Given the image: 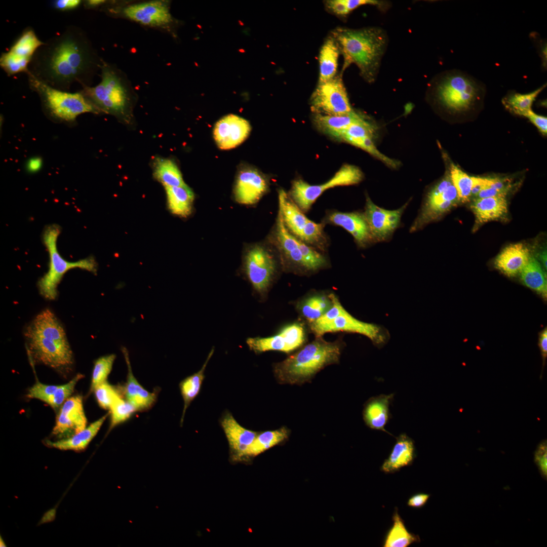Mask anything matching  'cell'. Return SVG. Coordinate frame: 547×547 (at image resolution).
Returning <instances> with one entry per match:
<instances>
[{"label":"cell","instance_id":"cell-15","mask_svg":"<svg viewBox=\"0 0 547 547\" xmlns=\"http://www.w3.org/2000/svg\"><path fill=\"white\" fill-rule=\"evenodd\" d=\"M408 203L397 210H388L379 207L367 197L364 214L375 242L389 239L398 227L401 216Z\"/></svg>","mask_w":547,"mask_h":547},{"label":"cell","instance_id":"cell-4","mask_svg":"<svg viewBox=\"0 0 547 547\" xmlns=\"http://www.w3.org/2000/svg\"><path fill=\"white\" fill-rule=\"evenodd\" d=\"M340 352L341 345L338 342H328L317 337L296 353L276 363L274 367L275 377L282 384L299 385L309 382L324 367L337 363Z\"/></svg>","mask_w":547,"mask_h":547},{"label":"cell","instance_id":"cell-36","mask_svg":"<svg viewBox=\"0 0 547 547\" xmlns=\"http://www.w3.org/2000/svg\"><path fill=\"white\" fill-rule=\"evenodd\" d=\"M288 429L282 427L258 434L246 452L245 460L255 457L287 439Z\"/></svg>","mask_w":547,"mask_h":547},{"label":"cell","instance_id":"cell-9","mask_svg":"<svg viewBox=\"0 0 547 547\" xmlns=\"http://www.w3.org/2000/svg\"><path fill=\"white\" fill-rule=\"evenodd\" d=\"M363 178V173L358 167L345 165L330 180L321 184L310 185L300 179L294 180L289 194L299 208L306 212L326 189L337 186L356 184Z\"/></svg>","mask_w":547,"mask_h":547},{"label":"cell","instance_id":"cell-44","mask_svg":"<svg viewBox=\"0 0 547 547\" xmlns=\"http://www.w3.org/2000/svg\"><path fill=\"white\" fill-rule=\"evenodd\" d=\"M110 424L109 429L128 419L137 411L136 408L122 395L119 396L109 408Z\"/></svg>","mask_w":547,"mask_h":547},{"label":"cell","instance_id":"cell-30","mask_svg":"<svg viewBox=\"0 0 547 547\" xmlns=\"http://www.w3.org/2000/svg\"><path fill=\"white\" fill-rule=\"evenodd\" d=\"M279 202L286 227L293 236L299 238L308 219L289 194L283 189L279 192Z\"/></svg>","mask_w":547,"mask_h":547},{"label":"cell","instance_id":"cell-49","mask_svg":"<svg viewBox=\"0 0 547 547\" xmlns=\"http://www.w3.org/2000/svg\"><path fill=\"white\" fill-rule=\"evenodd\" d=\"M57 387L58 385H48L37 382L29 389L27 397L40 400L49 404Z\"/></svg>","mask_w":547,"mask_h":547},{"label":"cell","instance_id":"cell-41","mask_svg":"<svg viewBox=\"0 0 547 547\" xmlns=\"http://www.w3.org/2000/svg\"><path fill=\"white\" fill-rule=\"evenodd\" d=\"M449 173L452 182L457 191L459 202L465 203L469 201L471 198L473 186L472 176H469L453 163L450 164Z\"/></svg>","mask_w":547,"mask_h":547},{"label":"cell","instance_id":"cell-26","mask_svg":"<svg viewBox=\"0 0 547 547\" xmlns=\"http://www.w3.org/2000/svg\"><path fill=\"white\" fill-rule=\"evenodd\" d=\"M415 457L413 440L406 434H401L396 438L395 444L388 458L383 462L380 469L385 474H392L401 468L411 465Z\"/></svg>","mask_w":547,"mask_h":547},{"label":"cell","instance_id":"cell-39","mask_svg":"<svg viewBox=\"0 0 547 547\" xmlns=\"http://www.w3.org/2000/svg\"><path fill=\"white\" fill-rule=\"evenodd\" d=\"M521 280L528 287L546 295L547 283L545 274L538 261L534 256L520 272Z\"/></svg>","mask_w":547,"mask_h":547},{"label":"cell","instance_id":"cell-18","mask_svg":"<svg viewBox=\"0 0 547 547\" xmlns=\"http://www.w3.org/2000/svg\"><path fill=\"white\" fill-rule=\"evenodd\" d=\"M251 126L245 119L232 114L225 115L215 125L213 136L218 147L229 149L241 144L249 136Z\"/></svg>","mask_w":547,"mask_h":547},{"label":"cell","instance_id":"cell-56","mask_svg":"<svg viewBox=\"0 0 547 547\" xmlns=\"http://www.w3.org/2000/svg\"><path fill=\"white\" fill-rule=\"evenodd\" d=\"M430 497V494L423 493H418L411 496L408 500L407 505L415 509H419L423 507L427 502Z\"/></svg>","mask_w":547,"mask_h":547},{"label":"cell","instance_id":"cell-17","mask_svg":"<svg viewBox=\"0 0 547 547\" xmlns=\"http://www.w3.org/2000/svg\"><path fill=\"white\" fill-rule=\"evenodd\" d=\"M268 183L267 178L257 169L245 167L239 171L235 185V200L244 205L257 203L266 193Z\"/></svg>","mask_w":547,"mask_h":547},{"label":"cell","instance_id":"cell-7","mask_svg":"<svg viewBox=\"0 0 547 547\" xmlns=\"http://www.w3.org/2000/svg\"><path fill=\"white\" fill-rule=\"evenodd\" d=\"M30 88L38 95L47 115L59 122H72L85 113L99 112L81 91L71 93L53 88L26 73Z\"/></svg>","mask_w":547,"mask_h":547},{"label":"cell","instance_id":"cell-34","mask_svg":"<svg viewBox=\"0 0 547 547\" xmlns=\"http://www.w3.org/2000/svg\"><path fill=\"white\" fill-rule=\"evenodd\" d=\"M393 524L384 537V547H407L420 541L419 537L409 532L396 508L392 517Z\"/></svg>","mask_w":547,"mask_h":547},{"label":"cell","instance_id":"cell-46","mask_svg":"<svg viewBox=\"0 0 547 547\" xmlns=\"http://www.w3.org/2000/svg\"><path fill=\"white\" fill-rule=\"evenodd\" d=\"M301 253L307 264L309 271H316L326 266L325 257L297 238Z\"/></svg>","mask_w":547,"mask_h":547},{"label":"cell","instance_id":"cell-52","mask_svg":"<svg viewBox=\"0 0 547 547\" xmlns=\"http://www.w3.org/2000/svg\"><path fill=\"white\" fill-rule=\"evenodd\" d=\"M530 39L535 46L541 62V68L546 70L547 68L546 59V41L541 37L536 32H532L529 35Z\"/></svg>","mask_w":547,"mask_h":547},{"label":"cell","instance_id":"cell-57","mask_svg":"<svg viewBox=\"0 0 547 547\" xmlns=\"http://www.w3.org/2000/svg\"><path fill=\"white\" fill-rule=\"evenodd\" d=\"M344 2L349 13L362 5H378L379 4L378 1L375 0H344Z\"/></svg>","mask_w":547,"mask_h":547},{"label":"cell","instance_id":"cell-40","mask_svg":"<svg viewBox=\"0 0 547 547\" xmlns=\"http://www.w3.org/2000/svg\"><path fill=\"white\" fill-rule=\"evenodd\" d=\"M332 304L329 295H316L309 297L302 302L301 311L303 316L311 323L324 314Z\"/></svg>","mask_w":547,"mask_h":547},{"label":"cell","instance_id":"cell-29","mask_svg":"<svg viewBox=\"0 0 547 547\" xmlns=\"http://www.w3.org/2000/svg\"><path fill=\"white\" fill-rule=\"evenodd\" d=\"M109 412L106 414L82 431L65 439L52 442L46 441L48 446L61 450H84L98 433Z\"/></svg>","mask_w":547,"mask_h":547},{"label":"cell","instance_id":"cell-61","mask_svg":"<svg viewBox=\"0 0 547 547\" xmlns=\"http://www.w3.org/2000/svg\"><path fill=\"white\" fill-rule=\"evenodd\" d=\"M107 2L104 0H88L84 1L83 4L87 9H93L102 6Z\"/></svg>","mask_w":547,"mask_h":547},{"label":"cell","instance_id":"cell-55","mask_svg":"<svg viewBox=\"0 0 547 547\" xmlns=\"http://www.w3.org/2000/svg\"><path fill=\"white\" fill-rule=\"evenodd\" d=\"M325 4L329 10L337 15L345 16L349 13L344 0H329Z\"/></svg>","mask_w":547,"mask_h":547},{"label":"cell","instance_id":"cell-50","mask_svg":"<svg viewBox=\"0 0 547 547\" xmlns=\"http://www.w3.org/2000/svg\"><path fill=\"white\" fill-rule=\"evenodd\" d=\"M355 146L365 150L390 167L396 168L399 165L397 161L391 159L381 153L375 146L372 138H365L358 142Z\"/></svg>","mask_w":547,"mask_h":547},{"label":"cell","instance_id":"cell-23","mask_svg":"<svg viewBox=\"0 0 547 547\" xmlns=\"http://www.w3.org/2000/svg\"><path fill=\"white\" fill-rule=\"evenodd\" d=\"M128 18L145 25L164 26L172 21L169 9L161 1H151L129 6L123 10Z\"/></svg>","mask_w":547,"mask_h":547},{"label":"cell","instance_id":"cell-6","mask_svg":"<svg viewBox=\"0 0 547 547\" xmlns=\"http://www.w3.org/2000/svg\"><path fill=\"white\" fill-rule=\"evenodd\" d=\"M434 80L438 102L451 112H468L474 110L481 101L483 84L464 71H445Z\"/></svg>","mask_w":547,"mask_h":547},{"label":"cell","instance_id":"cell-48","mask_svg":"<svg viewBox=\"0 0 547 547\" xmlns=\"http://www.w3.org/2000/svg\"><path fill=\"white\" fill-rule=\"evenodd\" d=\"M83 377L82 374H78L67 383L58 385L49 405L54 408H57L61 406L67 399L70 398L77 382Z\"/></svg>","mask_w":547,"mask_h":547},{"label":"cell","instance_id":"cell-54","mask_svg":"<svg viewBox=\"0 0 547 547\" xmlns=\"http://www.w3.org/2000/svg\"><path fill=\"white\" fill-rule=\"evenodd\" d=\"M525 117L528 118L534 124L539 131L544 135L547 134V118L544 116L537 114L532 110L528 112Z\"/></svg>","mask_w":547,"mask_h":547},{"label":"cell","instance_id":"cell-53","mask_svg":"<svg viewBox=\"0 0 547 547\" xmlns=\"http://www.w3.org/2000/svg\"><path fill=\"white\" fill-rule=\"evenodd\" d=\"M83 3L81 0H56L52 2V6L55 10L67 12L77 9Z\"/></svg>","mask_w":547,"mask_h":547},{"label":"cell","instance_id":"cell-42","mask_svg":"<svg viewBox=\"0 0 547 547\" xmlns=\"http://www.w3.org/2000/svg\"><path fill=\"white\" fill-rule=\"evenodd\" d=\"M374 133L373 126L363 119L350 125L342 132L339 139L356 145L358 142L365 138H372Z\"/></svg>","mask_w":547,"mask_h":547},{"label":"cell","instance_id":"cell-35","mask_svg":"<svg viewBox=\"0 0 547 547\" xmlns=\"http://www.w3.org/2000/svg\"><path fill=\"white\" fill-rule=\"evenodd\" d=\"M153 174L165 187L185 184L181 172L172 159L158 157L153 162Z\"/></svg>","mask_w":547,"mask_h":547},{"label":"cell","instance_id":"cell-28","mask_svg":"<svg viewBox=\"0 0 547 547\" xmlns=\"http://www.w3.org/2000/svg\"><path fill=\"white\" fill-rule=\"evenodd\" d=\"M476 222L481 224L503 217L507 213L506 197L475 198L471 205Z\"/></svg>","mask_w":547,"mask_h":547},{"label":"cell","instance_id":"cell-24","mask_svg":"<svg viewBox=\"0 0 547 547\" xmlns=\"http://www.w3.org/2000/svg\"><path fill=\"white\" fill-rule=\"evenodd\" d=\"M121 349L128 370L127 381L123 389L125 398L137 411L147 410L155 402L156 394L147 391L138 382L133 374L127 349L122 347Z\"/></svg>","mask_w":547,"mask_h":547},{"label":"cell","instance_id":"cell-10","mask_svg":"<svg viewBox=\"0 0 547 547\" xmlns=\"http://www.w3.org/2000/svg\"><path fill=\"white\" fill-rule=\"evenodd\" d=\"M460 202L449 173L428 192L410 231L419 230L427 224L440 218Z\"/></svg>","mask_w":547,"mask_h":547},{"label":"cell","instance_id":"cell-43","mask_svg":"<svg viewBox=\"0 0 547 547\" xmlns=\"http://www.w3.org/2000/svg\"><path fill=\"white\" fill-rule=\"evenodd\" d=\"M324 227V223H317L308 219L298 239L306 244L324 249L327 243Z\"/></svg>","mask_w":547,"mask_h":547},{"label":"cell","instance_id":"cell-11","mask_svg":"<svg viewBox=\"0 0 547 547\" xmlns=\"http://www.w3.org/2000/svg\"><path fill=\"white\" fill-rule=\"evenodd\" d=\"M310 107L315 113L325 115L347 114L355 112L340 76L328 81L318 83L310 99Z\"/></svg>","mask_w":547,"mask_h":547},{"label":"cell","instance_id":"cell-27","mask_svg":"<svg viewBox=\"0 0 547 547\" xmlns=\"http://www.w3.org/2000/svg\"><path fill=\"white\" fill-rule=\"evenodd\" d=\"M394 396V394H381L367 401L363 414L365 422L369 427L390 434L385 426L390 418L389 406Z\"/></svg>","mask_w":547,"mask_h":547},{"label":"cell","instance_id":"cell-58","mask_svg":"<svg viewBox=\"0 0 547 547\" xmlns=\"http://www.w3.org/2000/svg\"><path fill=\"white\" fill-rule=\"evenodd\" d=\"M473 186L471 190V198H475L479 192L485 187V177L472 176Z\"/></svg>","mask_w":547,"mask_h":547},{"label":"cell","instance_id":"cell-16","mask_svg":"<svg viewBox=\"0 0 547 547\" xmlns=\"http://www.w3.org/2000/svg\"><path fill=\"white\" fill-rule=\"evenodd\" d=\"M310 329L317 337H321L326 333L344 331L365 335L378 345L385 341L381 328L375 324L359 320L346 310L328 323Z\"/></svg>","mask_w":547,"mask_h":547},{"label":"cell","instance_id":"cell-22","mask_svg":"<svg viewBox=\"0 0 547 547\" xmlns=\"http://www.w3.org/2000/svg\"><path fill=\"white\" fill-rule=\"evenodd\" d=\"M326 221L347 230L361 248L375 243L364 213L333 211L327 215Z\"/></svg>","mask_w":547,"mask_h":547},{"label":"cell","instance_id":"cell-59","mask_svg":"<svg viewBox=\"0 0 547 547\" xmlns=\"http://www.w3.org/2000/svg\"><path fill=\"white\" fill-rule=\"evenodd\" d=\"M42 160L40 158L34 157L30 159L26 164L27 170L31 173L37 172L42 167Z\"/></svg>","mask_w":547,"mask_h":547},{"label":"cell","instance_id":"cell-33","mask_svg":"<svg viewBox=\"0 0 547 547\" xmlns=\"http://www.w3.org/2000/svg\"><path fill=\"white\" fill-rule=\"evenodd\" d=\"M169 209L174 214L185 217L192 211L194 193L185 183L178 186L165 187Z\"/></svg>","mask_w":547,"mask_h":547},{"label":"cell","instance_id":"cell-21","mask_svg":"<svg viewBox=\"0 0 547 547\" xmlns=\"http://www.w3.org/2000/svg\"><path fill=\"white\" fill-rule=\"evenodd\" d=\"M220 423L228 442L231 460H245L246 452L258 433L241 425L229 412L223 415Z\"/></svg>","mask_w":547,"mask_h":547},{"label":"cell","instance_id":"cell-13","mask_svg":"<svg viewBox=\"0 0 547 547\" xmlns=\"http://www.w3.org/2000/svg\"><path fill=\"white\" fill-rule=\"evenodd\" d=\"M244 268L254 290L264 295L268 291L276 272V262L271 252L260 245H255L247 252Z\"/></svg>","mask_w":547,"mask_h":547},{"label":"cell","instance_id":"cell-47","mask_svg":"<svg viewBox=\"0 0 547 547\" xmlns=\"http://www.w3.org/2000/svg\"><path fill=\"white\" fill-rule=\"evenodd\" d=\"M93 390L99 405L105 409H109L114 400L122 395L115 387L107 381L98 385Z\"/></svg>","mask_w":547,"mask_h":547},{"label":"cell","instance_id":"cell-60","mask_svg":"<svg viewBox=\"0 0 547 547\" xmlns=\"http://www.w3.org/2000/svg\"><path fill=\"white\" fill-rule=\"evenodd\" d=\"M539 347L541 354L544 361L547 356V330L545 329L541 333L539 338Z\"/></svg>","mask_w":547,"mask_h":547},{"label":"cell","instance_id":"cell-37","mask_svg":"<svg viewBox=\"0 0 547 547\" xmlns=\"http://www.w3.org/2000/svg\"><path fill=\"white\" fill-rule=\"evenodd\" d=\"M214 348L209 353L207 358L201 369L197 372L184 379L179 384L181 394L184 401V407L181 419L182 423L185 413L191 402L199 394L205 378L204 372L208 363L212 357Z\"/></svg>","mask_w":547,"mask_h":547},{"label":"cell","instance_id":"cell-31","mask_svg":"<svg viewBox=\"0 0 547 547\" xmlns=\"http://www.w3.org/2000/svg\"><path fill=\"white\" fill-rule=\"evenodd\" d=\"M340 54L336 41L332 35H329L325 40L320 51L319 83L328 81L336 76Z\"/></svg>","mask_w":547,"mask_h":547},{"label":"cell","instance_id":"cell-19","mask_svg":"<svg viewBox=\"0 0 547 547\" xmlns=\"http://www.w3.org/2000/svg\"><path fill=\"white\" fill-rule=\"evenodd\" d=\"M275 238L285 267L296 271H309L307 264L299 248L297 238L286 227L280 209L277 220Z\"/></svg>","mask_w":547,"mask_h":547},{"label":"cell","instance_id":"cell-3","mask_svg":"<svg viewBox=\"0 0 547 547\" xmlns=\"http://www.w3.org/2000/svg\"><path fill=\"white\" fill-rule=\"evenodd\" d=\"M331 35L343 57L342 71L351 64H355L362 76L367 82H373L386 49L387 37L384 31L378 27H337Z\"/></svg>","mask_w":547,"mask_h":547},{"label":"cell","instance_id":"cell-51","mask_svg":"<svg viewBox=\"0 0 547 547\" xmlns=\"http://www.w3.org/2000/svg\"><path fill=\"white\" fill-rule=\"evenodd\" d=\"M547 445L543 440L538 445L534 453V461L541 477L546 480L547 477Z\"/></svg>","mask_w":547,"mask_h":547},{"label":"cell","instance_id":"cell-8","mask_svg":"<svg viewBox=\"0 0 547 547\" xmlns=\"http://www.w3.org/2000/svg\"><path fill=\"white\" fill-rule=\"evenodd\" d=\"M61 232L60 227L56 224L46 226L42 235L43 242L49 256L48 271L38 280L37 287L40 294L49 300H55L58 296V286L63 276L73 268H80L95 274L97 263L92 257L75 261L64 258L57 249V240Z\"/></svg>","mask_w":547,"mask_h":547},{"label":"cell","instance_id":"cell-38","mask_svg":"<svg viewBox=\"0 0 547 547\" xmlns=\"http://www.w3.org/2000/svg\"><path fill=\"white\" fill-rule=\"evenodd\" d=\"M544 84L535 90L527 94L512 92L502 100L504 107L510 112L517 115L525 116L532 110V106L536 98L546 87Z\"/></svg>","mask_w":547,"mask_h":547},{"label":"cell","instance_id":"cell-45","mask_svg":"<svg viewBox=\"0 0 547 547\" xmlns=\"http://www.w3.org/2000/svg\"><path fill=\"white\" fill-rule=\"evenodd\" d=\"M115 358V355L112 354L101 357L95 361L92 375L91 390H93L98 385L107 381Z\"/></svg>","mask_w":547,"mask_h":547},{"label":"cell","instance_id":"cell-20","mask_svg":"<svg viewBox=\"0 0 547 547\" xmlns=\"http://www.w3.org/2000/svg\"><path fill=\"white\" fill-rule=\"evenodd\" d=\"M87 423L82 397L75 396L69 398L63 404L57 417L53 434L60 437L67 435L71 436L85 429Z\"/></svg>","mask_w":547,"mask_h":547},{"label":"cell","instance_id":"cell-14","mask_svg":"<svg viewBox=\"0 0 547 547\" xmlns=\"http://www.w3.org/2000/svg\"><path fill=\"white\" fill-rule=\"evenodd\" d=\"M305 340L304 328L295 323L282 329L277 334L267 337L249 338L247 344L256 353L276 350L289 353L300 347Z\"/></svg>","mask_w":547,"mask_h":547},{"label":"cell","instance_id":"cell-5","mask_svg":"<svg viewBox=\"0 0 547 547\" xmlns=\"http://www.w3.org/2000/svg\"><path fill=\"white\" fill-rule=\"evenodd\" d=\"M101 81L95 87L84 86L81 92L100 112L112 115L125 122L132 116L131 100L119 71L102 61Z\"/></svg>","mask_w":547,"mask_h":547},{"label":"cell","instance_id":"cell-32","mask_svg":"<svg viewBox=\"0 0 547 547\" xmlns=\"http://www.w3.org/2000/svg\"><path fill=\"white\" fill-rule=\"evenodd\" d=\"M364 119L356 111L342 115H325L315 113L314 122L321 131L339 138L342 132L350 125Z\"/></svg>","mask_w":547,"mask_h":547},{"label":"cell","instance_id":"cell-2","mask_svg":"<svg viewBox=\"0 0 547 547\" xmlns=\"http://www.w3.org/2000/svg\"><path fill=\"white\" fill-rule=\"evenodd\" d=\"M23 332L30 355L36 361L56 370L72 364V352L65 329L50 309L40 312Z\"/></svg>","mask_w":547,"mask_h":547},{"label":"cell","instance_id":"cell-12","mask_svg":"<svg viewBox=\"0 0 547 547\" xmlns=\"http://www.w3.org/2000/svg\"><path fill=\"white\" fill-rule=\"evenodd\" d=\"M31 27L25 28L9 50L0 57V66L8 76L29 71V66L37 50L43 45Z\"/></svg>","mask_w":547,"mask_h":547},{"label":"cell","instance_id":"cell-1","mask_svg":"<svg viewBox=\"0 0 547 547\" xmlns=\"http://www.w3.org/2000/svg\"><path fill=\"white\" fill-rule=\"evenodd\" d=\"M102 61L85 32L79 26L70 25L37 50L28 72L53 88L67 91L75 83L83 87L89 86V82Z\"/></svg>","mask_w":547,"mask_h":547},{"label":"cell","instance_id":"cell-62","mask_svg":"<svg viewBox=\"0 0 547 547\" xmlns=\"http://www.w3.org/2000/svg\"><path fill=\"white\" fill-rule=\"evenodd\" d=\"M539 257L544 267L546 269V251L544 250L541 252L539 255Z\"/></svg>","mask_w":547,"mask_h":547},{"label":"cell","instance_id":"cell-25","mask_svg":"<svg viewBox=\"0 0 547 547\" xmlns=\"http://www.w3.org/2000/svg\"><path fill=\"white\" fill-rule=\"evenodd\" d=\"M531 256L529 249L524 244H511L496 257L495 266L507 276H515L521 272Z\"/></svg>","mask_w":547,"mask_h":547}]
</instances>
